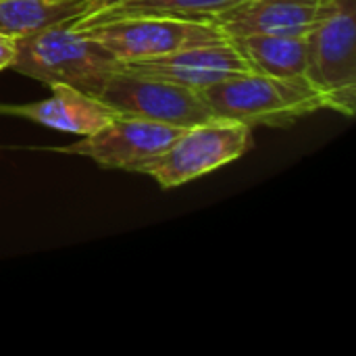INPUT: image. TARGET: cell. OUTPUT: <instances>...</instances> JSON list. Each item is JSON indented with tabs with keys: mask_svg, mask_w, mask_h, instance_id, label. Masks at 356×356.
<instances>
[{
	"mask_svg": "<svg viewBox=\"0 0 356 356\" xmlns=\"http://www.w3.org/2000/svg\"><path fill=\"white\" fill-rule=\"evenodd\" d=\"M10 67L50 88L63 83L98 96L121 63L96 38L67 21L17 38Z\"/></svg>",
	"mask_w": 356,
	"mask_h": 356,
	"instance_id": "cell-1",
	"label": "cell"
},
{
	"mask_svg": "<svg viewBox=\"0 0 356 356\" xmlns=\"http://www.w3.org/2000/svg\"><path fill=\"white\" fill-rule=\"evenodd\" d=\"M213 117L240 121L248 127H284L321 108L325 98L302 77L242 73L200 92Z\"/></svg>",
	"mask_w": 356,
	"mask_h": 356,
	"instance_id": "cell-2",
	"label": "cell"
},
{
	"mask_svg": "<svg viewBox=\"0 0 356 356\" xmlns=\"http://www.w3.org/2000/svg\"><path fill=\"white\" fill-rule=\"evenodd\" d=\"M305 77L327 108L353 115L356 106V0H338L307 33Z\"/></svg>",
	"mask_w": 356,
	"mask_h": 356,
	"instance_id": "cell-3",
	"label": "cell"
},
{
	"mask_svg": "<svg viewBox=\"0 0 356 356\" xmlns=\"http://www.w3.org/2000/svg\"><path fill=\"white\" fill-rule=\"evenodd\" d=\"M252 146V127L213 117L184 129V134L138 173L150 175L161 188H177L198 179L236 159Z\"/></svg>",
	"mask_w": 356,
	"mask_h": 356,
	"instance_id": "cell-4",
	"label": "cell"
},
{
	"mask_svg": "<svg viewBox=\"0 0 356 356\" xmlns=\"http://www.w3.org/2000/svg\"><path fill=\"white\" fill-rule=\"evenodd\" d=\"M81 29L108 48L119 63L148 60L188 46L225 38V33L209 19L173 15H127Z\"/></svg>",
	"mask_w": 356,
	"mask_h": 356,
	"instance_id": "cell-5",
	"label": "cell"
},
{
	"mask_svg": "<svg viewBox=\"0 0 356 356\" xmlns=\"http://www.w3.org/2000/svg\"><path fill=\"white\" fill-rule=\"evenodd\" d=\"M115 115L138 117L146 121L167 123L175 127H192L213 119L200 92L146 77L119 67L96 96Z\"/></svg>",
	"mask_w": 356,
	"mask_h": 356,
	"instance_id": "cell-6",
	"label": "cell"
},
{
	"mask_svg": "<svg viewBox=\"0 0 356 356\" xmlns=\"http://www.w3.org/2000/svg\"><path fill=\"white\" fill-rule=\"evenodd\" d=\"M184 129L188 127L117 115L98 131L81 136V140L73 144L54 146L48 150L88 156L104 169H123L129 173H138L142 165L165 152L184 134Z\"/></svg>",
	"mask_w": 356,
	"mask_h": 356,
	"instance_id": "cell-7",
	"label": "cell"
},
{
	"mask_svg": "<svg viewBox=\"0 0 356 356\" xmlns=\"http://www.w3.org/2000/svg\"><path fill=\"white\" fill-rule=\"evenodd\" d=\"M123 69L165 79L196 92H202L223 79L252 73L250 63L244 58V54L238 50V46L225 35L221 40L196 44L181 48L177 52L148 58V60H131L121 63Z\"/></svg>",
	"mask_w": 356,
	"mask_h": 356,
	"instance_id": "cell-8",
	"label": "cell"
},
{
	"mask_svg": "<svg viewBox=\"0 0 356 356\" xmlns=\"http://www.w3.org/2000/svg\"><path fill=\"white\" fill-rule=\"evenodd\" d=\"M338 0H242L213 21L227 38L265 33V35H307L325 19Z\"/></svg>",
	"mask_w": 356,
	"mask_h": 356,
	"instance_id": "cell-9",
	"label": "cell"
},
{
	"mask_svg": "<svg viewBox=\"0 0 356 356\" xmlns=\"http://www.w3.org/2000/svg\"><path fill=\"white\" fill-rule=\"evenodd\" d=\"M0 113L25 117L50 129L69 131L77 136H90L113 121L117 115L100 102L96 96L79 92L75 88L56 83L52 94L44 100L29 104H0Z\"/></svg>",
	"mask_w": 356,
	"mask_h": 356,
	"instance_id": "cell-10",
	"label": "cell"
},
{
	"mask_svg": "<svg viewBox=\"0 0 356 356\" xmlns=\"http://www.w3.org/2000/svg\"><path fill=\"white\" fill-rule=\"evenodd\" d=\"M252 71L273 77H302L307 67V35H240L229 38Z\"/></svg>",
	"mask_w": 356,
	"mask_h": 356,
	"instance_id": "cell-11",
	"label": "cell"
},
{
	"mask_svg": "<svg viewBox=\"0 0 356 356\" xmlns=\"http://www.w3.org/2000/svg\"><path fill=\"white\" fill-rule=\"evenodd\" d=\"M92 6L94 0H0V31L21 38L50 25L77 21Z\"/></svg>",
	"mask_w": 356,
	"mask_h": 356,
	"instance_id": "cell-12",
	"label": "cell"
},
{
	"mask_svg": "<svg viewBox=\"0 0 356 356\" xmlns=\"http://www.w3.org/2000/svg\"><path fill=\"white\" fill-rule=\"evenodd\" d=\"M238 2L242 0H121L73 21V27L81 29L127 15H173L188 19H211L213 15L223 13Z\"/></svg>",
	"mask_w": 356,
	"mask_h": 356,
	"instance_id": "cell-13",
	"label": "cell"
},
{
	"mask_svg": "<svg viewBox=\"0 0 356 356\" xmlns=\"http://www.w3.org/2000/svg\"><path fill=\"white\" fill-rule=\"evenodd\" d=\"M15 50H17V38L0 31V71L13 65Z\"/></svg>",
	"mask_w": 356,
	"mask_h": 356,
	"instance_id": "cell-14",
	"label": "cell"
},
{
	"mask_svg": "<svg viewBox=\"0 0 356 356\" xmlns=\"http://www.w3.org/2000/svg\"><path fill=\"white\" fill-rule=\"evenodd\" d=\"M115 2H121V0H94V6H92V10L90 13H94V10H98V8H104V6H111V4H115ZM88 13V15H90ZM86 17V15H83Z\"/></svg>",
	"mask_w": 356,
	"mask_h": 356,
	"instance_id": "cell-15",
	"label": "cell"
}]
</instances>
